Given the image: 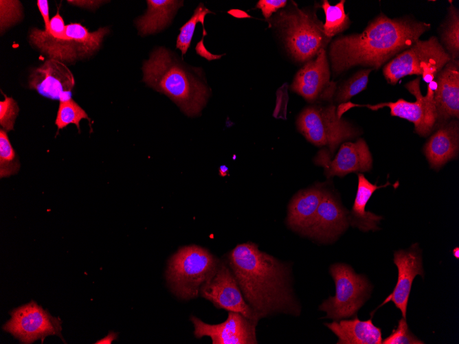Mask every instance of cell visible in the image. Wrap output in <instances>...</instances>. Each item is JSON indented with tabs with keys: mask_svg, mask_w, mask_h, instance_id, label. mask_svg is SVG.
Returning a JSON list of instances; mask_svg holds the SVG:
<instances>
[{
	"mask_svg": "<svg viewBox=\"0 0 459 344\" xmlns=\"http://www.w3.org/2000/svg\"><path fill=\"white\" fill-rule=\"evenodd\" d=\"M227 258L246 302L259 320L280 313L300 314L289 265L260 251L253 242L238 244Z\"/></svg>",
	"mask_w": 459,
	"mask_h": 344,
	"instance_id": "obj_1",
	"label": "cell"
},
{
	"mask_svg": "<svg viewBox=\"0 0 459 344\" xmlns=\"http://www.w3.org/2000/svg\"><path fill=\"white\" fill-rule=\"evenodd\" d=\"M430 26L410 17L391 19L381 13L361 33L339 36L331 42V70L337 75L357 65L379 69L419 40Z\"/></svg>",
	"mask_w": 459,
	"mask_h": 344,
	"instance_id": "obj_2",
	"label": "cell"
},
{
	"mask_svg": "<svg viewBox=\"0 0 459 344\" xmlns=\"http://www.w3.org/2000/svg\"><path fill=\"white\" fill-rule=\"evenodd\" d=\"M173 52L155 49L142 67L143 81L170 98L189 117L197 116L205 106L210 90L202 70L188 67Z\"/></svg>",
	"mask_w": 459,
	"mask_h": 344,
	"instance_id": "obj_3",
	"label": "cell"
},
{
	"mask_svg": "<svg viewBox=\"0 0 459 344\" xmlns=\"http://www.w3.org/2000/svg\"><path fill=\"white\" fill-rule=\"evenodd\" d=\"M272 21L280 30L291 56L298 62H306L314 58L331 42L316 14L300 9L295 3L293 7L277 12Z\"/></svg>",
	"mask_w": 459,
	"mask_h": 344,
	"instance_id": "obj_4",
	"label": "cell"
},
{
	"mask_svg": "<svg viewBox=\"0 0 459 344\" xmlns=\"http://www.w3.org/2000/svg\"><path fill=\"white\" fill-rule=\"evenodd\" d=\"M219 263L220 260L206 249L197 245L183 246L168 261L167 283L177 297L194 299L213 276Z\"/></svg>",
	"mask_w": 459,
	"mask_h": 344,
	"instance_id": "obj_5",
	"label": "cell"
},
{
	"mask_svg": "<svg viewBox=\"0 0 459 344\" xmlns=\"http://www.w3.org/2000/svg\"><path fill=\"white\" fill-rule=\"evenodd\" d=\"M451 60L436 36L418 40L410 47L397 54L383 68L387 82L395 85L406 76L421 75L429 83L438 72Z\"/></svg>",
	"mask_w": 459,
	"mask_h": 344,
	"instance_id": "obj_6",
	"label": "cell"
},
{
	"mask_svg": "<svg viewBox=\"0 0 459 344\" xmlns=\"http://www.w3.org/2000/svg\"><path fill=\"white\" fill-rule=\"evenodd\" d=\"M109 32L107 27L90 32L80 23H71L66 25L63 39L54 38L45 30L34 28L30 32V41L50 58L72 62L91 56L100 48L104 36Z\"/></svg>",
	"mask_w": 459,
	"mask_h": 344,
	"instance_id": "obj_7",
	"label": "cell"
},
{
	"mask_svg": "<svg viewBox=\"0 0 459 344\" xmlns=\"http://www.w3.org/2000/svg\"><path fill=\"white\" fill-rule=\"evenodd\" d=\"M298 130L316 146H327L332 157L340 144L358 135L357 130L337 114L335 105L309 106L298 117Z\"/></svg>",
	"mask_w": 459,
	"mask_h": 344,
	"instance_id": "obj_8",
	"label": "cell"
},
{
	"mask_svg": "<svg viewBox=\"0 0 459 344\" xmlns=\"http://www.w3.org/2000/svg\"><path fill=\"white\" fill-rule=\"evenodd\" d=\"M420 78L409 82L405 87L416 98V101L409 102L399 99L396 102H383L374 105L355 104L348 102L341 104L337 108L339 116L352 107H366L376 111L383 107L390 109L392 116L407 119L414 124L415 132L422 136L429 135L437 124V114L434 102V94L436 87L435 80L429 83L426 95H423L420 91Z\"/></svg>",
	"mask_w": 459,
	"mask_h": 344,
	"instance_id": "obj_9",
	"label": "cell"
},
{
	"mask_svg": "<svg viewBox=\"0 0 459 344\" xmlns=\"http://www.w3.org/2000/svg\"><path fill=\"white\" fill-rule=\"evenodd\" d=\"M329 272L335 284V295L324 300L319 310L326 313L325 318L334 321L355 315L370 295L371 287L366 277L344 263L331 265Z\"/></svg>",
	"mask_w": 459,
	"mask_h": 344,
	"instance_id": "obj_10",
	"label": "cell"
},
{
	"mask_svg": "<svg viewBox=\"0 0 459 344\" xmlns=\"http://www.w3.org/2000/svg\"><path fill=\"white\" fill-rule=\"evenodd\" d=\"M61 322L35 302L14 309L3 329L23 343H32L49 335L61 337Z\"/></svg>",
	"mask_w": 459,
	"mask_h": 344,
	"instance_id": "obj_11",
	"label": "cell"
},
{
	"mask_svg": "<svg viewBox=\"0 0 459 344\" xmlns=\"http://www.w3.org/2000/svg\"><path fill=\"white\" fill-rule=\"evenodd\" d=\"M201 295L219 309L240 313L250 319L259 321L246 302L230 266L223 261L213 276L200 288Z\"/></svg>",
	"mask_w": 459,
	"mask_h": 344,
	"instance_id": "obj_12",
	"label": "cell"
},
{
	"mask_svg": "<svg viewBox=\"0 0 459 344\" xmlns=\"http://www.w3.org/2000/svg\"><path fill=\"white\" fill-rule=\"evenodd\" d=\"M330 76L326 49H321L315 58L306 62L297 72L291 88L309 102L331 100L335 93L336 84L330 80Z\"/></svg>",
	"mask_w": 459,
	"mask_h": 344,
	"instance_id": "obj_13",
	"label": "cell"
},
{
	"mask_svg": "<svg viewBox=\"0 0 459 344\" xmlns=\"http://www.w3.org/2000/svg\"><path fill=\"white\" fill-rule=\"evenodd\" d=\"M194 336L199 339L207 336L212 344H256V327L258 321L245 317L240 313L229 311L227 319L219 324H208L199 318H190Z\"/></svg>",
	"mask_w": 459,
	"mask_h": 344,
	"instance_id": "obj_14",
	"label": "cell"
},
{
	"mask_svg": "<svg viewBox=\"0 0 459 344\" xmlns=\"http://www.w3.org/2000/svg\"><path fill=\"white\" fill-rule=\"evenodd\" d=\"M331 158L328 151L326 150L320 151L315 158L316 163L324 167L327 178L368 172L372 166V157L363 139H359L355 142L343 143L334 159L331 160Z\"/></svg>",
	"mask_w": 459,
	"mask_h": 344,
	"instance_id": "obj_15",
	"label": "cell"
},
{
	"mask_svg": "<svg viewBox=\"0 0 459 344\" xmlns=\"http://www.w3.org/2000/svg\"><path fill=\"white\" fill-rule=\"evenodd\" d=\"M75 80L69 69L61 61L49 58L34 69L29 80V87L41 95L60 102L71 99Z\"/></svg>",
	"mask_w": 459,
	"mask_h": 344,
	"instance_id": "obj_16",
	"label": "cell"
},
{
	"mask_svg": "<svg viewBox=\"0 0 459 344\" xmlns=\"http://www.w3.org/2000/svg\"><path fill=\"white\" fill-rule=\"evenodd\" d=\"M348 223V211L331 193L324 191L313 222L303 233L322 242L333 241Z\"/></svg>",
	"mask_w": 459,
	"mask_h": 344,
	"instance_id": "obj_17",
	"label": "cell"
},
{
	"mask_svg": "<svg viewBox=\"0 0 459 344\" xmlns=\"http://www.w3.org/2000/svg\"><path fill=\"white\" fill-rule=\"evenodd\" d=\"M394 263L398 268V279L392 293L381 306L392 301L406 319L407 306L414 277L424 276L422 257L418 244H414L408 250H399L394 253Z\"/></svg>",
	"mask_w": 459,
	"mask_h": 344,
	"instance_id": "obj_18",
	"label": "cell"
},
{
	"mask_svg": "<svg viewBox=\"0 0 459 344\" xmlns=\"http://www.w3.org/2000/svg\"><path fill=\"white\" fill-rule=\"evenodd\" d=\"M434 102L437 114L436 127L459 117V60H450L438 72Z\"/></svg>",
	"mask_w": 459,
	"mask_h": 344,
	"instance_id": "obj_19",
	"label": "cell"
},
{
	"mask_svg": "<svg viewBox=\"0 0 459 344\" xmlns=\"http://www.w3.org/2000/svg\"><path fill=\"white\" fill-rule=\"evenodd\" d=\"M423 147V152L430 165L438 170L447 161L457 157L459 150V124L452 119L436 127Z\"/></svg>",
	"mask_w": 459,
	"mask_h": 344,
	"instance_id": "obj_20",
	"label": "cell"
},
{
	"mask_svg": "<svg viewBox=\"0 0 459 344\" xmlns=\"http://www.w3.org/2000/svg\"><path fill=\"white\" fill-rule=\"evenodd\" d=\"M324 191L319 187L300 191L291 199L287 212V222L294 231L304 233L311 225Z\"/></svg>",
	"mask_w": 459,
	"mask_h": 344,
	"instance_id": "obj_21",
	"label": "cell"
},
{
	"mask_svg": "<svg viewBox=\"0 0 459 344\" xmlns=\"http://www.w3.org/2000/svg\"><path fill=\"white\" fill-rule=\"evenodd\" d=\"M324 325L337 337V344H381V329L371 319L360 321L357 317L350 320L333 321Z\"/></svg>",
	"mask_w": 459,
	"mask_h": 344,
	"instance_id": "obj_22",
	"label": "cell"
},
{
	"mask_svg": "<svg viewBox=\"0 0 459 344\" xmlns=\"http://www.w3.org/2000/svg\"><path fill=\"white\" fill-rule=\"evenodd\" d=\"M357 175V191L350 215L348 216L349 222L364 232L377 230L378 224L383 217L366 211V206L377 190L390 185V183L388 182L383 185L378 186L370 183L363 174L358 173Z\"/></svg>",
	"mask_w": 459,
	"mask_h": 344,
	"instance_id": "obj_23",
	"label": "cell"
},
{
	"mask_svg": "<svg viewBox=\"0 0 459 344\" xmlns=\"http://www.w3.org/2000/svg\"><path fill=\"white\" fill-rule=\"evenodd\" d=\"M183 1L148 0L145 14L137 18L135 25L141 36L158 32L170 23Z\"/></svg>",
	"mask_w": 459,
	"mask_h": 344,
	"instance_id": "obj_24",
	"label": "cell"
},
{
	"mask_svg": "<svg viewBox=\"0 0 459 344\" xmlns=\"http://www.w3.org/2000/svg\"><path fill=\"white\" fill-rule=\"evenodd\" d=\"M440 44L451 60L459 57V11L451 1L447 14L438 28Z\"/></svg>",
	"mask_w": 459,
	"mask_h": 344,
	"instance_id": "obj_25",
	"label": "cell"
},
{
	"mask_svg": "<svg viewBox=\"0 0 459 344\" xmlns=\"http://www.w3.org/2000/svg\"><path fill=\"white\" fill-rule=\"evenodd\" d=\"M344 0H341L335 5H331L326 0L322 1V8L325 14L323 24L324 34L329 38L339 34L350 25L351 21L344 10Z\"/></svg>",
	"mask_w": 459,
	"mask_h": 344,
	"instance_id": "obj_26",
	"label": "cell"
},
{
	"mask_svg": "<svg viewBox=\"0 0 459 344\" xmlns=\"http://www.w3.org/2000/svg\"><path fill=\"white\" fill-rule=\"evenodd\" d=\"M373 69L366 68L356 72L337 89L335 101L339 103L347 102L351 98L366 89L368 78Z\"/></svg>",
	"mask_w": 459,
	"mask_h": 344,
	"instance_id": "obj_27",
	"label": "cell"
},
{
	"mask_svg": "<svg viewBox=\"0 0 459 344\" xmlns=\"http://www.w3.org/2000/svg\"><path fill=\"white\" fill-rule=\"evenodd\" d=\"M20 169L17 158L6 131L0 130V177L6 178L16 174Z\"/></svg>",
	"mask_w": 459,
	"mask_h": 344,
	"instance_id": "obj_28",
	"label": "cell"
},
{
	"mask_svg": "<svg viewBox=\"0 0 459 344\" xmlns=\"http://www.w3.org/2000/svg\"><path fill=\"white\" fill-rule=\"evenodd\" d=\"M83 119L89 120L87 113L72 98L59 102L55 121L58 130L74 124L80 132V122Z\"/></svg>",
	"mask_w": 459,
	"mask_h": 344,
	"instance_id": "obj_29",
	"label": "cell"
},
{
	"mask_svg": "<svg viewBox=\"0 0 459 344\" xmlns=\"http://www.w3.org/2000/svg\"><path fill=\"white\" fill-rule=\"evenodd\" d=\"M212 13L203 3H200L195 9L192 17L180 28L176 47L181 50L182 55L186 53L190 47L197 23L200 22L204 27L205 15Z\"/></svg>",
	"mask_w": 459,
	"mask_h": 344,
	"instance_id": "obj_30",
	"label": "cell"
},
{
	"mask_svg": "<svg viewBox=\"0 0 459 344\" xmlns=\"http://www.w3.org/2000/svg\"><path fill=\"white\" fill-rule=\"evenodd\" d=\"M383 344H423L422 341L416 337L410 330L403 317L399 321L397 328L392 334L382 341Z\"/></svg>",
	"mask_w": 459,
	"mask_h": 344,
	"instance_id": "obj_31",
	"label": "cell"
},
{
	"mask_svg": "<svg viewBox=\"0 0 459 344\" xmlns=\"http://www.w3.org/2000/svg\"><path fill=\"white\" fill-rule=\"evenodd\" d=\"M0 102V124L6 132L14 129L15 120L19 113V106L12 98L7 97Z\"/></svg>",
	"mask_w": 459,
	"mask_h": 344,
	"instance_id": "obj_32",
	"label": "cell"
},
{
	"mask_svg": "<svg viewBox=\"0 0 459 344\" xmlns=\"http://www.w3.org/2000/svg\"><path fill=\"white\" fill-rule=\"evenodd\" d=\"M287 2L286 0H260L256 4V8L261 10L265 19H269L273 12L284 8Z\"/></svg>",
	"mask_w": 459,
	"mask_h": 344,
	"instance_id": "obj_33",
	"label": "cell"
},
{
	"mask_svg": "<svg viewBox=\"0 0 459 344\" xmlns=\"http://www.w3.org/2000/svg\"><path fill=\"white\" fill-rule=\"evenodd\" d=\"M66 25L59 13H57L50 19L48 30H45L56 38H65Z\"/></svg>",
	"mask_w": 459,
	"mask_h": 344,
	"instance_id": "obj_34",
	"label": "cell"
},
{
	"mask_svg": "<svg viewBox=\"0 0 459 344\" xmlns=\"http://www.w3.org/2000/svg\"><path fill=\"white\" fill-rule=\"evenodd\" d=\"M37 6L44 20L45 30H48L50 19L49 14V3L47 0H38Z\"/></svg>",
	"mask_w": 459,
	"mask_h": 344,
	"instance_id": "obj_35",
	"label": "cell"
},
{
	"mask_svg": "<svg viewBox=\"0 0 459 344\" xmlns=\"http://www.w3.org/2000/svg\"><path fill=\"white\" fill-rule=\"evenodd\" d=\"M195 49H196V51L198 54H199L201 56L208 59V60L219 59V58H221V56H223V54H222V55H214V54H211L210 51H208L204 46L203 37L197 43Z\"/></svg>",
	"mask_w": 459,
	"mask_h": 344,
	"instance_id": "obj_36",
	"label": "cell"
},
{
	"mask_svg": "<svg viewBox=\"0 0 459 344\" xmlns=\"http://www.w3.org/2000/svg\"><path fill=\"white\" fill-rule=\"evenodd\" d=\"M69 3L83 7L85 8H91V9H94L96 8H98L101 3H102V1H68Z\"/></svg>",
	"mask_w": 459,
	"mask_h": 344,
	"instance_id": "obj_37",
	"label": "cell"
},
{
	"mask_svg": "<svg viewBox=\"0 0 459 344\" xmlns=\"http://www.w3.org/2000/svg\"><path fill=\"white\" fill-rule=\"evenodd\" d=\"M228 13L236 18H250L251 16L247 14V12L240 10H231L228 11Z\"/></svg>",
	"mask_w": 459,
	"mask_h": 344,
	"instance_id": "obj_38",
	"label": "cell"
},
{
	"mask_svg": "<svg viewBox=\"0 0 459 344\" xmlns=\"http://www.w3.org/2000/svg\"><path fill=\"white\" fill-rule=\"evenodd\" d=\"M219 174H220L221 176H226V174L227 173L228 168L225 165H221L219 168Z\"/></svg>",
	"mask_w": 459,
	"mask_h": 344,
	"instance_id": "obj_39",
	"label": "cell"
},
{
	"mask_svg": "<svg viewBox=\"0 0 459 344\" xmlns=\"http://www.w3.org/2000/svg\"><path fill=\"white\" fill-rule=\"evenodd\" d=\"M453 255L456 259L459 258V248L458 247H456V248L454 249Z\"/></svg>",
	"mask_w": 459,
	"mask_h": 344,
	"instance_id": "obj_40",
	"label": "cell"
}]
</instances>
